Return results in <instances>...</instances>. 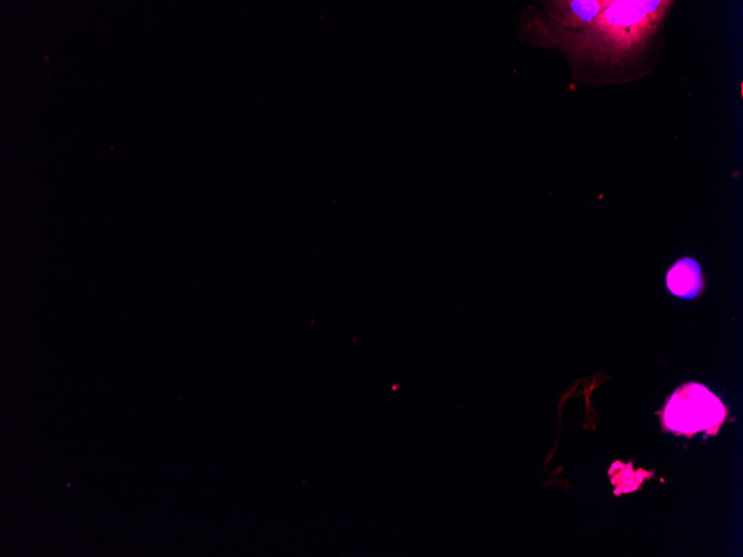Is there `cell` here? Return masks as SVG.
I'll use <instances>...</instances> for the list:
<instances>
[{
    "label": "cell",
    "instance_id": "cell-1",
    "mask_svg": "<svg viewBox=\"0 0 743 557\" xmlns=\"http://www.w3.org/2000/svg\"><path fill=\"white\" fill-rule=\"evenodd\" d=\"M672 1L611 0L591 22L564 30L542 19L531 18L527 29L539 44L564 51L575 60L620 61L643 48L656 32Z\"/></svg>",
    "mask_w": 743,
    "mask_h": 557
},
{
    "label": "cell",
    "instance_id": "cell-2",
    "mask_svg": "<svg viewBox=\"0 0 743 557\" xmlns=\"http://www.w3.org/2000/svg\"><path fill=\"white\" fill-rule=\"evenodd\" d=\"M726 416L722 401L705 386L687 382L667 400L663 420L672 431L693 435L700 430L714 434Z\"/></svg>",
    "mask_w": 743,
    "mask_h": 557
},
{
    "label": "cell",
    "instance_id": "cell-3",
    "mask_svg": "<svg viewBox=\"0 0 743 557\" xmlns=\"http://www.w3.org/2000/svg\"><path fill=\"white\" fill-rule=\"evenodd\" d=\"M610 2L611 0H561L545 2L544 7L552 21L549 24L564 30H575L591 22Z\"/></svg>",
    "mask_w": 743,
    "mask_h": 557
},
{
    "label": "cell",
    "instance_id": "cell-4",
    "mask_svg": "<svg viewBox=\"0 0 743 557\" xmlns=\"http://www.w3.org/2000/svg\"><path fill=\"white\" fill-rule=\"evenodd\" d=\"M701 267L692 258H682L670 268L666 275V287L676 297L693 299L703 289Z\"/></svg>",
    "mask_w": 743,
    "mask_h": 557
}]
</instances>
